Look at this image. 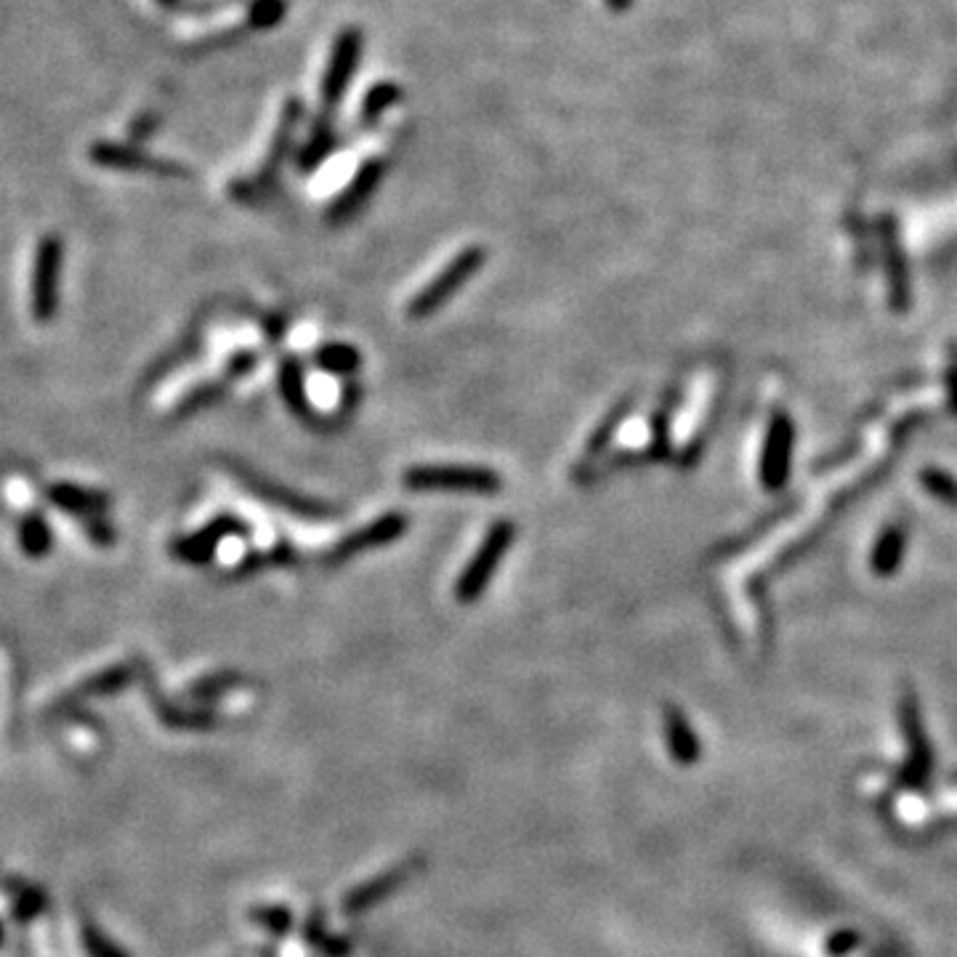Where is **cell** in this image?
Segmentation results:
<instances>
[{
  "instance_id": "cell-1",
  "label": "cell",
  "mask_w": 957,
  "mask_h": 957,
  "mask_svg": "<svg viewBox=\"0 0 957 957\" xmlns=\"http://www.w3.org/2000/svg\"><path fill=\"white\" fill-rule=\"evenodd\" d=\"M402 484L410 492H461V495H497L503 478L484 466H413Z\"/></svg>"
},
{
  "instance_id": "cell-2",
  "label": "cell",
  "mask_w": 957,
  "mask_h": 957,
  "mask_svg": "<svg viewBox=\"0 0 957 957\" xmlns=\"http://www.w3.org/2000/svg\"><path fill=\"white\" fill-rule=\"evenodd\" d=\"M516 537V527L514 522H495L487 530V535H484L482 545L476 548V556L471 558L466 564V570L461 572V577H457L455 583V596L461 604H474L482 598V593L487 591V585L492 583V577H495L497 567H501L505 551L511 548V543H514Z\"/></svg>"
},
{
  "instance_id": "cell-3",
  "label": "cell",
  "mask_w": 957,
  "mask_h": 957,
  "mask_svg": "<svg viewBox=\"0 0 957 957\" xmlns=\"http://www.w3.org/2000/svg\"><path fill=\"white\" fill-rule=\"evenodd\" d=\"M482 264H484V248L471 245L466 251L457 253L426 288L417 290L413 301H410L407 314L413 316V320H426L429 314H434L436 309H442L444 303L453 299L457 290L466 285L478 269H482Z\"/></svg>"
},
{
  "instance_id": "cell-4",
  "label": "cell",
  "mask_w": 957,
  "mask_h": 957,
  "mask_svg": "<svg viewBox=\"0 0 957 957\" xmlns=\"http://www.w3.org/2000/svg\"><path fill=\"white\" fill-rule=\"evenodd\" d=\"M64 242L59 234H46L38 242L32 264V316L38 325H49L59 309V272H62Z\"/></svg>"
},
{
  "instance_id": "cell-5",
  "label": "cell",
  "mask_w": 957,
  "mask_h": 957,
  "mask_svg": "<svg viewBox=\"0 0 957 957\" xmlns=\"http://www.w3.org/2000/svg\"><path fill=\"white\" fill-rule=\"evenodd\" d=\"M229 471H232V474L238 476L240 482L253 492V495H259L261 501H266L272 505H280V508H285L288 514L301 516V518H314V522L316 518L339 516V508H335V505L314 501V497H303V495H299V492H290L288 487H282V484L269 482L266 476L255 474L253 469L242 466V463H238V461L229 466Z\"/></svg>"
},
{
  "instance_id": "cell-6",
  "label": "cell",
  "mask_w": 957,
  "mask_h": 957,
  "mask_svg": "<svg viewBox=\"0 0 957 957\" xmlns=\"http://www.w3.org/2000/svg\"><path fill=\"white\" fill-rule=\"evenodd\" d=\"M404 532H407V516L391 511V514L373 518V522L365 524V527L352 532L349 537H343L339 545H333V548L328 551L325 564H330V567H339V564H346L349 558L365 554L370 548H383V545L400 541Z\"/></svg>"
},
{
  "instance_id": "cell-7",
  "label": "cell",
  "mask_w": 957,
  "mask_h": 957,
  "mask_svg": "<svg viewBox=\"0 0 957 957\" xmlns=\"http://www.w3.org/2000/svg\"><path fill=\"white\" fill-rule=\"evenodd\" d=\"M248 532H251V527H248V522H242L240 516L221 514L215 516L211 524H205L200 532H194V535L173 541L171 554L173 558L187 564H208L215 556V548H219L221 543L229 541V537H245Z\"/></svg>"
},
{
  "instance_id": "cell-8",
  "label": "cell",
  "mask_w": 957,
  "mask_h": 957,
  "mask_svg": "<svg viewBox=\"0 0 957 957\" xmlns=\"http://www.w3.org/2000/svg\"><path fill=\"white\" fill-rule=\"evenodd\" d=\"M91 160L101 168H114V171H131V173H158V177H187V171L177 163L152 158L137 147L112 144V141H99L91 147Z\"/></svg>"
},
{
  "instance_id": "cell-9",
  "label": "cell",
  "mask_w": 957,
  "mask_h": 957,
  "mask_svg": "<svg viewBox=\"0 0 957 957\" xmlns=\"http://www.w3.org/2000/svg\"><path fill=\"white\" fill-rule=\"evenodd\" d=\"M362 51V36L356 30H343L339 40H335L333 53H330V62L322 78V101L325 107L339 104L346 93L349 80H352L356 70V59Z\"/></svg>"
},
{
  "instance_id": "cell-10",
  "label": "cell",
  "mask_w": 957,
  "mask_h": 957,
  "mask_svg": "<svg viewBox=\"0 0 957 957\" xmlns=\"http://www.w3.org/2000/svg\"><path fill=\"white\" fill-rule=\"evenodd\" d=\"M46 495H49V501L57 505V508L78 516L80 522L91 516H107V511H110L112 505V497L107 495V492L78 487V484H51V487L46 490Z\"/></svg>"
},
{
  "instance_id": "cell-11",
  "label": "cell",
  "mask_w": 957,
  "mask_h": 957,
  "mask_svg": "<svg viewBox=\"0 0 957 957\" xmlns=\"http://www.w3.org/2000/svg\"><path fill=\"white\" fill-rule=\"evenodd\" d=\"M381 177H383V163H379V160H370V163L362 165L352 184L346 187V192H343L341 198L333 202V208H330V221H333V224H343V221H349L352 215H356V211L365 205L370 194H373L375 187H379Z\"/></svg>"
},
{
  "instance_id": "cell-12",
  "label": "cell",
  "mask_w": 957,
  "mask_h": 957,
  "mask_svg": "<svg viewBox=\"0 0 957 957\" xmlns=\"http://www.w3.org/2000/svg\"><path fill=\"white\" fill-rule=\"evenodd\" d=\"M280 391H282V400H285V404L295 415L303 417L306 423H316V413L312 402H309L306 386H303L301 365L293 360V356H285L280 365Z\"/></svg>"
},
{
  "instance_id": "cell-13",
  "label": "cell",
  "mask_w": 957,
  "mask_h": 957,
  "mask_svg": "<svg viewBox=\"0 0 957 957\" xmlns=\"http://www.w3.org/2000/svg\"><path fill=\"white\" fill-rule=\"evenodd\" d=\"M295 562H299V551H295L288 541H278L274 545H269L266 551H255V554L242 556L238 567L232 570V575L238 572V577H245L264 567H288V564H295Z\"/></svg>"
},
{
  "instance_id": "cell-14",
  "label": "cell",
  "mask_w": 957,
  "mask_h": 957,
  "mask_svg": "<svg viewBox=\"0 0 957 957\" xmlns=\"http://www.w3.org/2000/svg\"><path fill=\"white\" fill-rule=\"evenodd\" d=\"M53 543L51 527L40 514H27L19 522V545L30 558H43L49 556Z\"/></svg>"
},
{
  "instance_id": "cell-15",
  "label": "cell",
  "mask_w": 957,
  "mask_h": 957,
  "mask_svg": "<svg viewBox=\"0 0 957 957\" xmlns=\"http://www.w3.org/2000/svg\"><path fill=\"white\" fill-rule=\"evenodd\" d=\"M316 367L328 370L333 375H352L362 365V354L349 343H325L320 352L314 354Z\"/></svg>"
},
{
  "instance_id": "cell-16",
  "label": "cell",
  "mask_w": 957,
  "mask_h": 957,
  "mask_svg": "<svg viewBox=\"0 0 957 957\" xmlns=\"http://www.w3.org/2000/svg\"><path fill=\"white\" fill-rule=\"evenodd\" d=\"M229 383H232V381L221 375L219 381H208V383H202V386L192 389L190 394H187L184 400L179 402V407H177V413H173V417H177V421H181V417H190L194 413H200V410L211 407L213 402H219L221 396H224V391H226Z\"/></svg>"
},
{
  "instance_id": "cell-17",
  "label": "cell",
  "mask_w": 957,
  "mask_h": 957,
  "mask_svg": "<svg viewBox=\"0 0 957 957\" xmlns=\"http://www.w3.org/2000/svg\"><path fill=\"white\" fill-rule=\"evenodd\" d=\"M625 415H628V402H619V407L612 410V413L602 421V426H596V431H593V436L588 440V447H585V455L593 457V455L602 453V450L610 447L612 436H615V431L619 429V423H623Z\"/></svg>"
},
{
  "instance_id": "cell-18",
  "label": "cell",
  "mask_w": 957,
  "mask_h": 957,
  "mask_svg": "<svg viewBox=\"0 0 957 957\" xmlns=\"http://www.w3.org/2000/svg\"><path fill=\"white\" fill-rule=\"evenodd\" d=\"M396 97H400V89H396V85L379 83L373 91L367 93L365 107H362V118H365L367 123H370V120H375Z\"/></svg>"
},
{
  "instance_id": "cell-19",
  "label": "cell",
  "mask_w": 957,
  "mask_h": 957,
  "mask_svg": "<svg viewBox=\"0 0 957 957\" xmlns=\"http://www.w3.org/2000/svg\"><path fill=\"white\" fill-rule=\"evenodd\" d=\"M255 365H259V354L248 352V349H242V352L229 356V362H226V367H224V379L238 381V379H242V375L251 373V370Z\"/></svg>"
},
{
  "instance_id": "cell-20",
  "label": "cell",
  "mask_w": 957,
  "mask_h": 957,
  "mask_svg": "<svg viewBox=\"0 0 957 957\" xmlns=\"http://www.w3.org/2000/svg\"><path fill=\"white\" fill-rule=\"evenodd\" d=\"M85 535L91 537L97 545H112L114 543V527L107 522V516H91L83 518Z\"/></svg>"
},
{
  "instance_id": "cell-21",
  "label": "cell",
  "mask_w": 957,
  "mask_h": 957,
  "mask_svg": "<svg viewBox=\"0 0 957 957\" xmlns=\"http://www.w3.org/2000/svg\"><path fill=\"white\" fill-rule=\"evenodd\" d=\"M238 684V676H234V673H219V676H213V678H205V681H200L198 686H194V694H198V697H219L221 692H226L229 686H234Z\"/></svg>"
},
{
  "instance_id": "cell-22",
  "label": "cell",
  "mask_w": 957,
  "mask_h": 957,
  "mask_svg": "<svg viewBox=\"0 0 957 957\" xmlns=\"http://www.w3.org/2000/svg\"><path fill=\"white\" fill-rule=\"evenodd\" d=\"M668 732H671V743H673V751H676L681 758H686V747H689V745H692V737H689V732H686V726H684V718L673 716V718L668 721Z\"/></svg>"
},
{
  "instance_id": "cell-23",
  "label": "cell",
  "mask_w": 957,
  "mask_h": 957,
  "mask_svg": "<svg viewBox=\"0 0 957 957\" xmlns=\"http://www.w3.org/2000/svg\"><path fill=\"white\" fill-rule=\"evenodd\" d=\"M280 11H282V6L278 3V0H261V3H255L253 19L261 24H274L280 19Z\"/></svg>"
},
{
  "instance_id": "cell-24",
  "label": "cell",
  "mask_w": 957,
  "mask_h": 957,
  "mask_svg": "<svg viewBox=\"0 0 957 957\" xmlns=\"http://www.w3.org/2000/svg\"><path fill=\"white\" fill-rule=\"evenodd\" d=\"M160 6H165V9H177L179 6V0H158Z\"/></svg>"
},
{
  "instance_id": "cell-25",
  "label": "cell",
  "mask_w": 957,
  "mask_h": 957,
  "mask_svg": "<svg viewBox=\"0 0 957 957\" xmlns=\"http://www.w3.org/2000/svg\"><path fill=\"white\" fill-rule=\"evenodd\" d=\"M612 3H619V0H612Z\"/></svg>"
}]
</instances>
